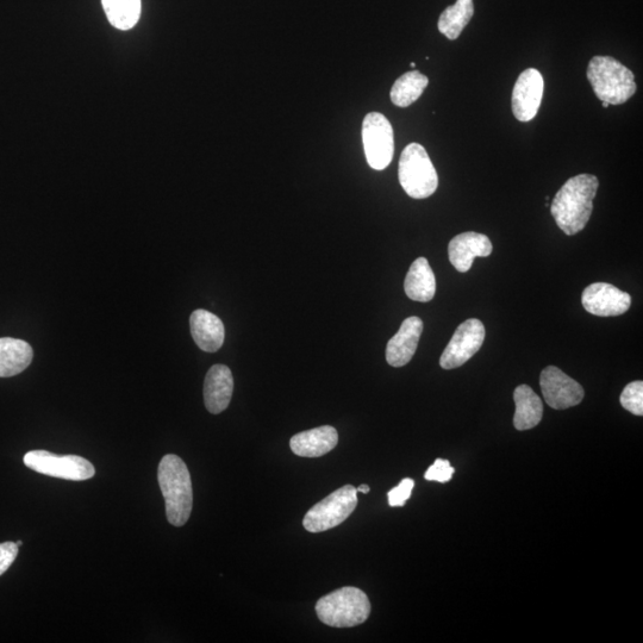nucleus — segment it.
<instances>
[{
    "label": "nucleus",
    "mask_w": 643,
    "mask_h": 643,
    "mask_svg": "<svg viewBox=\"0 0 643 643\" xmlns=\"http://www.w3.org/2000/svg\"><path fill=\"white\" fill-rule=\"evenodd\" d=\"M234 392V378L230 368L212 366L204 382V403L211 414H221L229 407Z\"/></svg>",
    "instance_id": "2eb2a0df"
},
{
    "label": "nucleus",
    "mask_w": 643,
    "mask_h": 643,
    "mask_svg": "<svg viewBox=\"0 0 643 643\" xmlns=\"http://www.w3.org/2000/svg\"><path fill=\"white\" fill-rule=\"evenodd\" d=\"M598 187L597 177L579 174L568 179L555 195L551 205L552 216L566 235H576L584 230L592 215Z\"/></svg>",
    "instance_id": "f257e3e1"
},
{
    "label": "nucleus",
    "mask_w": 643,
    "mask_h": 643,
    "mask_svg": "<svg viewBox=\"0 0 643 643\" xmlns=\"http://www.w3.org/2000/svg\"><path fill=\"white\" fill-rule=\"evenodd\" d=\"M357 505V489L352 485L343 486L308 511L303 521L304 528L315 534L327 532L345 522Z\"/></svg>",
    "instance_id": "423d86ee"
},
{
    "label": "nucleus",
    "mask_w": 643,
    "mask_h": 643,
    "mask_svg": "<svg viewBox=\"0 0 643 643\" xmlns=\"http://www.w3.org/2000/svg\"><path fill=\"white\" fill-rule=\"evenodd\" d=\"M362 142L367 164L376 171L389 167L395 154V137L387 118L380 112H370L362 123Z\"/></svg>",
    "instance_id": "0eeeda50"
},
{
    "label": "nucleus",
    "mask_w": 643,
    "mask_h": 643,
    "mask_svg": "<svg viewBox=\"0 0 643 643\" xmlns=\"http://www.w3.org/2000/svg\"><path fill=\"white\" fill-rule=\"evenodd\" d=\"M404 290L411 301L427 303L436 293V279L426 258H418L405 278Z\"/></svg>",
    "instance_id": "6ab92c4d"
},
{
    "label": "nucleus",
    "mask_w": 643,
    "mask_h": 643,
    "mask_svg": "<svg viewBox=\"0 0 643 643\" xmlns=\"http://www.w3.org/2000/svg\"><path fill=\"white\" fill-rule=\"evenodd\" d=\"M16 543H17V546H18V547H20V546H22V545H23V542H22V541H17Z\"/></svg>",
    "instance_id": "c85d7f7f"
},
{
    "label": "nucleus",
    "mask_w": 643,
    "mask_h": 643,
    "mask_svg": "<svg viewBox=\"0 0 643 643\" xmlns=\"http://www.w3.org/2000/svg\"><path fill=\"white\" fill-rule=\"evenodd\" d=\"M484 340L485 327L482 322L471 318L461 323L441 355L440 365L443 370H454L466 364L479 352Z\"/></svg>",
    "instance_id": "1a4fd4ad"
},
{
    "label": "nucleus",
    "mask_w": 643,
    "mask_h": 643,
    "mask_svg": "<svg viewBox=\"0 0 643 643\" xmlns=\"http://www.w3.org/2000/svg\"><path fill=\"white\" fill-rule=\"evenodd\" d=\"M33 358V348L28 342L3 337L0 339V378L14 377L27 370Z\"/></svg>",
    "instance_id": "a211bd4d"
},
{
    "label": "nucleus",
    "mask_w": 643,
    "mask_h": 643,
    "mask_svg": "<svg viewBox=\"0 0 643 643\" xmlns=\"http://www.w3.org/2000/svg\"><path fill=\"white\" fill-rule=\"evenodd\" d=\"M622 407L635 416L643 415V383L641 380L624 387L620 398Z\"/></svg>",
    "instance_id": "b1692460"
},
{
    "label": "nucleus",
    "mask_w": 643,
    "mask_h": 643,
    "mask_svg": "<svg viewBox=\"0 0 643 643\" xmlns=\"http://www.w3.org/2000/svg\"><path fill=\"white\" fill-rule=\"evenodd\" d=\"M399 183L408 196L426 199L438 190L439 177L426 149L418 143L404 148L399 159Z\"/></svg>",
    "instance_id": "39448f33"
},
{
    "label": "nucleus",
    "mask_w": 643,
    "mask_h": 643,
    "mask_svg": "<svg viewBox=\"0 0 643 643\" xmlns=\"http://www.w3.org/2000/svg\"><path fill=\"white\" fill-rule=\"evenodd\" d=\"M18 546L15 542L0 543V576L9 570L17 558Z\"/></svg>",
    "instance_id": "bb28decb"
},
{
    "label": "nucleus",
    "mask_w": 643,
    "mask_h": 643,
    "mask_svg": "<svg viewBox=\"0 0 643 643\" xmlns=\"http://www.w3.org/2000/svg\"><path fill=\"white\" fill-rule=\"evenodd\" d=\"M370 491H371V489H370V486H368V485H361L357 489V492H360V493H368Z\"/></svg>",
    "instance_id": "cd10ccee"
},
{
    "label": "nucleus",
    "mask_w": 643,
    "mask_h": 643,
    "mask_svg": "<svg viewBox=\"0 0 643 643\" xmlns=\"http://www.w3.org/2000/svg\"><path fill=\"white\" fill-rule=\"evenodd\" d=\"M473 15V0H457V3L442 12L438 23L440 33L448 40L459 39Z\"/></svg>",
    "instance_id": "412c9836"
},
{
    "label": "nucleus",
    "mask_w": 643,
    "mask_h": 643,
    "mask_svg": "<svg viewBox=\"0 0 643 643\" xmlns=\"http://www.w3.org/2000/svg\"><path fill=\"white\" fill-rule=\"evenodd\" d=\"M24 464L48 477L81 482L93 478L95 467L78 455H58L47 451H31L24 455Z\"/></svg>",
    "instance_id": "6e6552de"
},
{
    "label": "nucleus",
    "mask_w": 643,
    "mask_h": 643,
    "mask_svg": "<svg viewBox=\"0 0 643 643\" xmlns=\"http://www.w3.org/2000/svg\"><path fill=\"white\" fill-rule=\"evenodd\" d=\"M516 412L514 426L520 432L533 429L542 420L543 404L541 398L536 395L532 387L520 385L514 392Z\"/></svg>",
    "instance_id": "aec40b11"
},
{
    "label": "nucleus",
    "mask_w": 643,
    "mask_h": 643,
    "mask_svg": "<svg viewBox=\"0 0 643 643\" xmlns=\"http://www.w3.org/2000/svg\"><path fill=\"white\" fill-rule=\"evenodd\" d=\"M415 482L410 478L402 480L401 484L396 486L389 492V504L391 507H404L411 497L412 489H414Z\"/></svg>",
    "instance_id": "a878e982"
},
{
    "label": "nucleus",
    "mask_w": 643,
    "mask_h": 643,
    "mask_svg": "<svg viewBox=\"0 0 643 643\" xmlns=\"http://www.w3.org/2000/svg\"><path fill=\"white\" fill-rule=\"evenodd\" d=\"M602 103H603V108H608V106H609L608 103H605V102H602Z\"/></svg>",
    "instance_id": "c756f323"
},
{
    "label": "nucleus",
    "mask_w": 643,
    "mask_h": 643,
    "mask_svg": "<svg viewBox=\"0 0 643 643\" xmlns=\"http://www.w3.org/2000/svg\"><path fill=\"white\" fill-rule=\"evenodd\" d=\"M429 84V79L418 71L403 74L392 86L390 97L393 104L399 108H408L423 95Z\"/></svg>",
    "instance_id": "4be33fe9"
},
{
    "label": "nucleus",
    "mask_w": 643,
    "mask_h": 643,
    "mask_svg": "<svg viewBox=\"0 0 643 643\" xmlns=\"http://www.w3.org/2000/svg\"><path fill=\"white\" fill-rule=\"evenodd\" d=\"M588 79L599 101L609 105L627 103L635 95L634 73L611 56H595L588 67Z\"/></svg>",
    "instance_id": "7ed1b4c3"
},
{
    "label": "nucleus",
    "mask_w": 643,
    "mask_h": 643,
    "mask_svg": "<svg viewBox=\"0 0 643 643\" xmlns=\"http://www.w3.org/2000/svg\"><path fill=\"white\" fill-rule=\"evenodd\" d=\"M410 66H411V68H415V67H416V65L414 64V62H412V64H411Z\"/></svg>",
    "instance_id": "7c9ffc66"
},
{
    "label": "nucleus",
    "mask_w": 643,
    "mask_h": 643,
    "mask_svg": "<svg viewBox=\"0 0 643 643\" xmlns=\"http://www.w3.org/2000/svg\"><path fill=\"white\" fill-rule=\"evenodd\" d=\"M492 249V243L486 235L473 232L460 234L449 242V261L455 270L466 273L471 270L474 259L490 257Z\"/></svg>",
    "instance_id": "ddd939ff"
},
{
    "label": "nucleus",
    "mask_w": 643,
    "mask_h": 643,
    "mask_svg": "<svg viewBox=\"0 0 643 643\" xmlns=\"http://www.w3.org/2000/svg\"><path fill=\"white\" fill-rule=\"evenodd\" d=\"M316 613L329 627L352 628L370 617L371 603L364 591L348 586L322 597L316 604Z\"/></svg>",
    "instance_id": "20e7f679"
},
{
    "label": "nucleus",
    "mask_w": 643,
    "mask_h": 643,
    "mask_svg": "<svg viewBox=\"0 0 643 643\" xmlns=\"http://www.w3.org/2000/svg\"><path fill=\"white\" fill-rule=\"evenodd\" d=\"M103 8L112 26L129 30L136 26L141 16V0H102Z\"/></svg>",
    "instance_id": "5701e85b"
},
{
    "label": "nucleus",
    "mask_w": 643,
    "mask_h": 643,
    "mask_svg": "<svg viewBox=\"0 0 643 643\" xmlns=\"http://www.w3.org/2000/svg\"><path fill=\"white\" fill-rule=\"evenodd\" d=\"M423 332L420 317L407 318L386 347V361L392 367H403L414 358Z\"/></svg>",
    "instance_id": "4468645a"
},
{
    "label": "nucleus",
    "mask_w": 643,
    "mask_h": 643,
    "mask_svg": "<svg viewBox=\"0 0 643 643\" xmlns=\"http://www.w3.org/2000/svg\"><path fill=\"white\" fill-rule=\"evenodd\" d=\"M339 443L337 430L330 426L318 427L293 436L291 451L302 458H320L332 452Z\"/></svg>",
    "instance_id": "f3484780"
},
{
    "label": "nucleus",
    "mask_w": 643,
    "mask_h": 643,
    "mask_svg": "<svg viewBox=\"0 0 643 643\" xmlns=\"http://www.w3.org/2000/svg\"><path fill=\"white\" fill-rule=\"evenodd\" d=\"M540 386L549 407L555 410H566L583 402V386L555 366H548L542 371Z\"/></svg>",
    "instance_id": "9d476101"
},
{
    "label": "nucleus",
    "mask_w": 643,
    "mask_h": 643,
    "mask_svg": "<svg viewBox=\"0 0 643 643\" xmlns=\"http://www.w3.org/2000/svg\"><path fill=\"white\" fill-rule=\"evenodd\" d=\"M190 328L193 340L204 352L215 353L223 346L226 329L220 317L199 309L192 312Z\"/></svg>",
    "instance_id": "dca6fc26"
},
{
    "label": "nucleus",
    "mask_w": 643,
    "mask_h": 643,
    "mask_svg": "<svg viewBox=\"0 0 643 643\" xmlns=\"http://www.w3.org/2000/svg\"><path fill=\"white\" fill-rule=\"evenodd\" d=\"M158 479L168 522L174 527H183L189 521L193 507L189 468L177 455H165L160 461Z\"/></svg>",
    "instance_id": "f03ea898"
},
{
    "label": "nucleus",
    "mask_w": 643,
    "mask_h": 643,
    "mask_svg": "<svg viewBox=\"0 0 643 643\" xmlns=\"http://www.w3.org/2000/svg\"><path fill=\"white\" fill-rule=\"evenodd\" d=\"M582 303L591 315L614 317L626 314L632 305V297L614 285L595 283L584 290Z\"/></svg>",
    "instance_id": "f8f14e48"
},
{
    "label": "nucleus",
    "mask_w": 643,
    "mask_h": 643,
    "mask_svg": "<svg viewBox=\"0 0 643 643\" xmlns=\"http://www.w3.org/2000/svg\"><path fill=\"white\" fill-rule=\"evenodd\" d=\"M545 81L535 68H528L518 77L513 91V114L520 122L534 120L541 106Z\"/></svg>",
    "instance_id": "9b49d317"
},
{
    "label": "nucleus",
    "mask_w": 643,
    "mask_h": 643,
    "mask_svg": "<svg viewBox=\"0 0 643 643\" xmlns=\"http://www.w3.org/2000/svg\"><path fill=\"white\" fill-rule=\"evenodd\" d=\"M455 470L452 467L451 463L448 460L438 459L435 460L433 466L428 468L426 472V478L429 482H438V483H448L449 480L453 478Z\"/></svg>",
    "instance_id": "393cba45"
}]
</instances>
